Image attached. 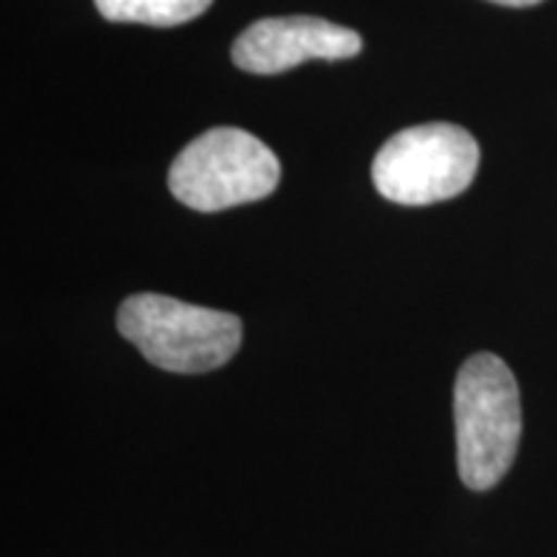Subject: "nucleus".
<instances>
[{
  "label": "nucleus",
  "mask_w": 557,
  "mask_h": 557,
  "mask_svg": "<svg viewBox=\"0 0 557 557\" xmlns=\"http://www.w3.org/2000/svg\"><path fill=\"white\" fill-rule=\"evenodd\" d=\"M212 0H96V9L116 24L178 26L205 13Z\"/></svg>",
  "instance_id": "6"
},
{
  "label": "nucleus",
  "mask_w": 557,
  "mask_h": 557,
  "mask_svg": "<svg viewBox=\"0 0 557 557\" xmlns=\"http://www.w3.org/2000/svg\"><path fill=\"white\" fill-rule=\"evenodd\" d=\"M478 163L480 148L468 129L447 122L418 124L382 145L372 181L395 205L423 207L468 191Z\"/></svg>",
  "instance_id": "4"
},
{
  "label": "nucleus",
  "mask_w": 557,
  "mask_h": 557,
  "mask_svg": "<svg viewBox=\"0 0 557 557\" xmlns=\"http://www.w3.org/2000/svg\"><path fill=\"white\" fill-rule=\"evenodd\" d=\"M278 178V158L259 137L238 127H218L178 152L169 173V189L189 209L222 212L267 199L276 191Z\"/></svg>",
  "instance_id": "3"
},
{
  "label": "nucleus",
  "mask_w": 557,
  "mask_h": 557,
  "mask_svg": "<svg viewBox=\"0 0 557 557\" xmlns=\"http://www.w3.org/2000/svg\"><path fill=\"white\" fill-rule=\"evenodd\" d=\"M457 468L470 491L498 485L521 442V398L511 369L496 354L465 361L455 385Z\"/></svg>",
  "instance_id": "1"
},
{
  "label": "nucleus",
  "mask_w": 557,
  "mask_h": 557,
  "mask_svg": "<svg viewBox=\"0 0 557 557\" xmlns=\"http://www.w3.org/2000/svg\"><path fill=\"white\" fill-rule=\"evenodd\" d=\"M491 3L508 5V9H527V5H537L542 0H491Z\"/></svg>",
  "instance_id": "7"
},
{
  "label": "nucleus",
  "mask_w": 557,
  "mask_h": 557,
  "mask_svg": "<svg viewBox=\"0 0 557 557\" xmlns=\"http://www.w3.org/2000/svg\"><path fill=\"white\" fill-rule=\"evenodd\" d=\"M361 37L315 16L263 18L235 39L233 62L246 73L276 75L308 60H346L361 52Z\"/></svg>",
  "instance_id": "5"
},
{
  "label": "nucleus",
  "mask_w": 557,
  "mask_h": 557,
  "mask_svg": "<svg viewBox=\"0 0 557 557\" xmlns=\"http://www.w3.org/2000/svg\"><path fill=\"white\" fill-rule=\"evenodd\" d=\"M116 329L143 357L165 372L205 374L238 354L240 318L163 295L124 299Z\"/></svg>",
  "instance_id": "2"
}]
</instances>
